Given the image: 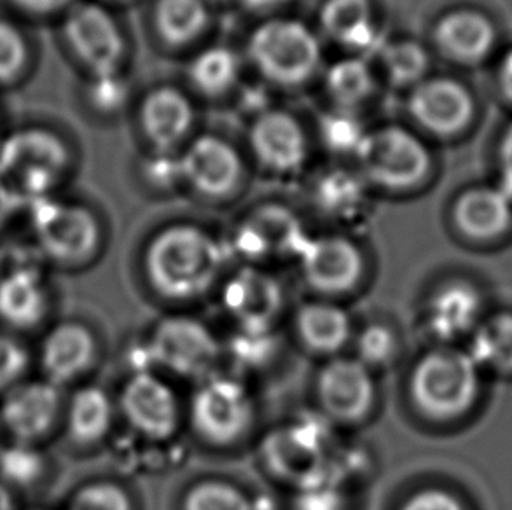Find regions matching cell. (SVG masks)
Segmentation results:
<instances>
[{
    "mask_svg": "<svg viewBox=\"0 0 512 510\" xmlns=\"http://www.w3.org/2000/svg\"><path fill=\"white\" fill-rule=\"evenodd\" d=\"M319 392L327 414L341 421L360 420L373 406L374 385L369 367L359 360H333L320 374Z\"/></svg>",
    "mask_w": 512,
    "mask_h": 510,
    "instance_id": "16",
    "label": "cell"
},
{
    "mask_svg": "<svg viewBox=\"0 0 512 510\" xmlns=\"http://www.w3.org/2000/svg\"><path fill=\"white\" fill-rule=\"evenodd\" d=\"M30 353L11 332H0V395L27 380Z\"/></svg>",
    "mask_w": 512,
    "mask_h": 510,
    "instance_id": "40",
    "label": "cell"
},
{
    "mask_svg": "<svg viewBox=\"0 0 512 510\" xmlns=\"http://www.w3.org/2000/svg\"><path fill=\"white\" fill-rule=\"evenodd\" d=\"M282 301L280 285L256 269H245L236 275L224 292L226 308L245 331H268Z\"/></svg>",
    "mask_w": 512,
    "mask_h": 510,
    "instance_id": "19",
    "label": "cell"
},
{
    "mask_svg": "<svg viewBox=\"0 0 512 510\" xmlns=\"http://www.w3.org/2000/svg\"><path fill=\"white\" fill-rule=\"evenodd\" d=\"M18 207H20V200L11 191V187L7 186L6 180L0 177V233L4 231L9 221L13 219V215L16 214Z\"/></svg>",
    "mask_w": 512,
    "mask_h": 510,
    "instance_id": "47",
    "label": "cell"
},
{
    "mask_svg": "<svg viewBox=\"0 0 512 510\" xmlns=\"http://www.w3.org/2000/svg\"><path fill=\"white\" fill-rule=\"evenodd\" d=\"M402 510H464V507L446 491L425 490L409 498Z\"/></svg>",
    "mask_w": 512,
    "mask_h": 510,
    "instance_id": "44",
    "label": "cell"
},
{
    "mask_svg": "<svg viewBox=\"0 0 512 510\" xmlns=\"http://www.w3.org/2000/svg\"><path fill=\"white\" fill-rule=\"evenodd\" d=\"M182 179L207 196H224L242 177V159L233 145L212 135L194 140L180 158Z\"/></svg>",
    "mask_w": 512,
    "mask_h": 510,
    "instance_id": "14",
    "label": "cell"
},
{
    "mask_svg": "<svg viewBox=\"0 0 512 510\" xmlns=\"http://www.w3.org/2000/svg\"><path fill=\"white\" fill-rule=\"evenodd\" d=\"M63 35L77 60L91 70L93 76L118 72L123 55V37L111 13L97 4H77L70 9Z\"/></svg>",
    "mask_w": 512,
    "mask_h": 510,
    "instance_id": "9",
    "label": "cell"
},
{
    "mask_svg": "<svg viewBox=\"0 0 512 510\" xmlns=\"http://www.w3.org/2000/svg\"><path fill=\"white\" fill-rule=\"evenodd\" d=\"M240 76V63L228 48H208L194 58L189 77L198 90L207 95H221L233 88Z\"/></svg>",
    "mask_w": 512,
    "mask_h": 510,
    "instance_id": "31",
    "label": "cell"
},
{
    "mask_svg": "<svg viewBox=\"0 0 512 510\" xmlns=\"http://www.w3.org/2000/svg\"><path fill=\"white\" fill-rule=\"evenodd\" d=\"M455 219L472 238H492L502 233L512 219V200L500 187L474 189L458 201Z\"/></svg>",
    "mask_w": 512,
    "mask_h": 510,
    "instance_id": "25",
    "label": "cell"
},
{
    "mask_svg": "<svg viewBox=\"0 0 512 510\" xmlns=\"http://www.w3.org/2000/svg\"><path fill=\"white\" fill-rule=\"evenodd\" d=\"M193 123V107L175 88L153 91L142 105V126L147 137L163 151L177 144Z\"/></svg>",
    "mask_w": 512,
    "mask_h": 510,
    "instance_id": "23",
    "label": "cell"
},
{
    "mask_svg": "<svg viewBox=\"0 0 512 510\" xmlns=\"http://www.w3.org/2000/svg\"><path fill=\"white\" fill-rule=\"evenodd\" d=\"M186 510H254L247 495L222 481L194 486L186 498Z\"/></svg>",
    "mask_w": 512,
    "mask_h": 510,
    "instance_id": "37",
    "label": "cell"
},
{
    "mask_svg": "<svg viewBox=\"0 0 512 510\" xmlns=\"http://www.w3.org/2000/svg\"><path fill=\"white\" fill-rule=\"evenodd\" d=\"M395 350H397V343H395L394 334L381 325H373L360 334L357 341V352H359L357 360L366 367L385 366L394 359Z\"/></svg>",
    "mask_w": 512,
    "mask_h": 510,
    "instance_id": "41",
    "label": "cell"
},
{
    "mask_svg": "<svg viewBox=\"0 0 512 510\" xmlns=\"http://www.w3.org/2000/svg\"><path fill=\"white\" fill-rule=\"evenodd\" d=\"M301 268L308 283L322 292H345L359 282L364 261L359 249L338 236H326L306 243Z\"/></svg>",
    "mask_w": 512,
    "mask_h": 510,
    "instance_id": "15",
    "label": "cell"
},
{
    "mask_svg": "<svg viewBox=\"0 0 512 510\" xmlns=\"http://www.w3.org/2000/svg\"><path fill=\"white\" fill-rule=\"evenodd\" d=\"M478 371L469 353L437 350L425 355L411 378L416 406L443 420L465 413L478 395Z\"/></svg>",
    "mask_w": 512,
    "mask_h": 510,
    "instance_id": "3",
    "label": "cell"
},
{
    "mask_svg": "<svg viewBox=\"0 0 512 510\" xmlns=\"http://www.w3.org/2000/svg\"><path fill=\"white\" fill-rule=\"evenodd\" d=\"M14 6L32 14L58 13L63 7L69 6L72 0H11Z\"/></svg>",
    "mask_w": 512,
    "mask_h": 510,
    "instance_id": "48",
    "label": "cell"
},
{
    "mask_svg": "<svg viewBox=\"0 0 512 510\" xmlns=\"http://www.w3.org/2000/svg\"><path fill=\"white\" fill-rule=\"evenodd\" d=\"M114 404L104 388L79 386L70 393L63 406L62 427L70 442L93 446L111 432Z\"/></svg>",
    "mask_w": 512,
    "mask_h": 510,
    "instance_id": "21",
    "label": "cell"
},
{
    "mask_svg": "<svg viewBox=\"0 0 512 510\" xmlns=\"http://www.w3.org/2000/svg\"><path fill=\"white\" fill-rule=\"evenodd\" d=\"M119 406L128 423L154 441L168 439L179 425L175 393L149 371L133 374L121 392Z\"/></svg>",
    "mask_w": 512,
    "mask_h": 510,
    "instance_id": "12",
    "label": "cell"
},
{
    "mask_svg": "<svg viewBox=\"0 0 512 510\" xmlns=\"http://www.w3.org/2000/svg\"><path fill=\"white\" fill-rule=\"evenodd\" d=\"M217 341L205 325L193 318L163 320L151 341V357L173 373L201 376L214 366Z\"/></svg>",
    "mask_w": 512,
    "mask_h": 510,
    "instance_id": "10",
    "label": "cell"
},
{
    "mask_svg": "<svg viewBox=\"0 0 512 510\" xmlns=\"http://www.w3.org/2000/svg\"><path fill=\"white\" fill-rule=\"evenodd\" d=\"M207 21L205 0H160L156 7V25L161 37L173 46L196 39Z\"/></svg>",
    "mask_w": 512,
    "mask_h": 510,
    "instance_id": "29",
    "label": "cell"
},
{
    "mask_svg": "<svg viewBox=\"0 0 512 510\" xmlns=\"http://www.w3.org/2000/svg\"><path fill=\"white\" fill-rule=\"evenodd\" d=\"M381 58L390 81L399 86L418 83L429 67L427 53L416 42H388L381 51Z\"/></svg>",
    "mask_w": 512,
    "mask_h": 510,
    "instance_id": "35",
    "label": "cell"
},
{
    "mask_svg": "<svg viewBox=\"0 0 512 510\" xmlns=\"http://www.w3.org/2000/svg\"><path fill=\"white\" fill-rule=\"evenodd\" d=\"M357 158L369 180L388 189L416 186L427 175L430 163L425 145L402 128L367 133Z\"/></svg>",
    "mask_w": 512,
    "mask_h": 510,
    "instance_id": "7",
    "label": "cell"
},
{
    "mask_svg": "<svg viewBox=\"0 0 512 510\" xmlns=\"http://www.w3.org/2000/svg\"><path fill=\"white\" fill-rule=\"evenodd\" d=\"M500 166H502V180L499 187L512 200V125L509 126L502 140Z\"/></svg>",
    "mask_w": 512,
    "mask_h": 510,
    "instance_id": "46",
    "label": "cell"
},
{
    "mask_svg": "<svg viewBox=\"0 0 512 510\" xmlns=\"http://www.w3.org/2000/svg\"><path fill=\"white\" fill-rule=\"evenodd\" d=\"M409 111L423 128L439 135H451L471 121L472 98L455 81L432 79L416 86L409 100Z\"/></svg>",
    "mask_w": 512,
    "mask_h": 510,
    "instance_id": "18",
    "label": "cell"
},
{
    "mask_svg": "<svg viewBox=\"0 0 512 510\" xmlns=\"http://www.w3.org/2000/svg\"><path fill=\"white\" fill-rule=\"evenodd\" d=\"M243 2L254 11H268L273 7L282 6L287 0H243Z\"/></svg>",
    "mask_w": 512,
    "mask_h": 510,
    "instance_id": "50",
    "label": "cell"
},
{
    "mask_svg": "<svg viewBox=\"0 0 512 510\" xmlns=\"http://www.w3.org/2000/svg\"><path fill=\"white\" fill-rule=\"evenodd\" d=\"M51 289L41 269L16 264L0 275V325L9 332H30L46 322Z\"/></svg>",
    "mask_w": 512,
    "mask_h": 510,
    "instance_id": "13",
    "label": "cell"
},
{
    "mask_svg": "<svg viewBox=\"0 0 512 510\" xmlns=\"http://www.w3.org/2000/svg\"><path fill=\"white\" fill-rule=\"evenodd\" d=\"M63 390L49 381H21L2 395L0 428L9 441L39 446L62 427Z\"/></svg>",
    "mask_w": 512,
    "mask_h": 510,
    "instance_id": "6",
    "label": "cell"
},
{
    "mask_svg": "<svg viewBox=\"0 0 512 510\" xmlns=\"http://www.w3.org/2000/svg\"><path fill=\"white\" fill-rule=\"evenodd\" d=\"M320 133L326 142L327 147L333 151L353 152L357 154L360 145L364 144L367 137V131L360 123V119L355 116L352 109H338V111L329 112L324 116L320 123Z\"/></svg>",
    "mask_w": 512,
    "mask_h": 510,
    "instance_id": "36",
    "label": "cell"
},
{
    "mask_svg": "<svg viewBox=\"0 0 512 510\" xmlns=\"http://www.w3.org/2000/svg\"><path fill=\"white\" fill-rule=\"evenodd\" d=\"M298 331L301 339L319 353L340 352L352 334L350 317L336 304H306L298 313Z\"/></svg>",
    "mask_w": 512,
    "mask_h": 510,
    "instance_id": "28",
    "label": "cell"
},
{
    "mask_svg": "<svg viewBox=\"0 0 512 510\" xmlns=\"http://www.w3.org/2000/svg\"><path fill=\"white\" fill-rule=\"evenodd\" d=\"M97 359V341L86 325L72 320L49 327L37 353L42 380L58 388L74 385Z\"/></svg>",
    "mask_w": 512,
    "mask_h": 510,
    "instance_id": "11",
    "label": "cell"
},
{
    "mask_svg": "<svg viewBox=\"0 0 512 510\" xmlns=\"http://www.w3.org/2000/svg\"><path fill=\"white\" fill-rule=\"evenodd\" d=\"M242 242L257 254L301 255L306 236L298 219L282 208H264L242 229Z\"/></svg>",
    "mask_w": 512,
    "mask_h": 510,
    "instance_id": "24",
    "label": "cell"
},
{
    "mask_svg": "<svg viewBox=\"0 0 512 510\" xmlns=\"http://www.w3.org/2000/svg\"><path fill=\"white\" fill-rule=\"evenodd\" d=\"M34 236L42 255L63 268L90 262L102 240L97 217L88 208L48 198L35 208Z\"/></svg>",
    "mask_w": 512,
    "mask_h": 510,
    "instance_id": "5",
    "label": "cell"
},
{
    "mask_svg": "<svg viewBox=\"0 0 512 510\" xmlns=\"http://www.w3.org/2000/svg\"><path fill=\"white\" fill-rule=\"evenodd\" d=\"M296 510H343L341 497L329 476L301 486L296 498Z\"/></svg>",
    "mask_w": 512,
    "mask_h": 510,
    "instance_id": "42",
    "label": "cell"
},
{
    "mask_svg": "<svg viewBox=\"0 0 512 510\" xmlns=\"http://www.w3.org/2000/svg\"><path fill=\"white\" fill-rule=\"evenodd\" d=\"M469 355L478 367L512 371V315H500L479 327Z\"/></svg>",
    "mask_w": 512,
    "mask_h": 510,
    "instance_id": "32",
    "label": "cell"
},
{
    "mask_svg": "<svg viewBox=\"0 0 512 510\" xmlns=\"http://www.w3.org/2000/svg\"><path fill=\"white\" fill-rule=\"evenodd\" d=\"M147 273L154 287L172 299H193L207 292L219 275L221 247L193 226L165 229L147 250Z\"/></svg>",
    "mask_w": 512,
    "mask_h": 510,
    "instance_id": "1",
    "label": "cell"
},
{
    "mask_svg": "<svg viewBox=\"0 0 512 510\" xmlns=\"http://www.w3.org/2000/svg\"><path fill=\"white\" fill-rule=\"evenodd\" d=\"M500 83L509 100H512V49L500 63Z\"/></svg>",
    "mask_w": 512,
    "mask_h": 510,
    "instance_id": "49",
    "label": "cell"
},
{
    "mask_svg": "<svg viewBox=\"0 0 512 510\" xmlns=\"http://www.w3.org/2000/svg\"><path fill=\"white\" fill-rule=\"evenodd\" d=\"M250 142L261 163L277 173L298 172L308 156L305 131L285 112L259 114L250 131Z\"/></svg>",
    "mask_w": 512,
    "mask_h": 510,
    "instance_id": "17",
    "label": "cell"
},
{
    "mask_svg": "<svg viewBox=\"0 0 512 510\" xmlns=\"http://www.w3.org/2000/svg\"><path fill=\"white\" fill-rule=\"evenodd\" d=\"M436 41L446 55L458 62H478L492 51L495 30L483 14L457 11L444 16L437 25Z\"/></svg>",
    "mask_w": 512,
    "mask_h": 510,
    "instance_id": "22",
    "label": "cell"
},
{
    "mask_svg": "<svg viewBox=\"0 0 512 510\" xmlns=\"http://www.w3.org/2000/svg\"><path fill=\"white\" fill-rule=\"evenodd\" d=\"M191 416L207 441L229 444L249 430L254 404L245 386L229 378H208L193 397Z\"/></svg>",
    "mask_w": 512,
    "mask_h": 510,
    "instance_id": "8",
    "label": "cell"
},
{
    "mask_svg": "<svg viewBox=\"0 0 512 510\" xmlns=\"http://www.w3.org/2000/svg\"><path fill=\"white\" fill-rule=\"evenodd\" d=\"M268 455L278 472L298 477L299 486L329 476L324 458H320L317 442H312L305 432H299L294 428L273 437Z\"/></svg>",
    "mask_w": 512,
    "mask_h": 510,
    "instance_id": "27",
    "label": "cell"
},
{
    "mask_svg": "<svg viewBox=\"0 0 512 510\" xmlns=\"http://www.w3.org/2000/svg\"><path fill=\"white\" fill-rule=\"evenodd\" d=\"M48 462L39 446L11 442L0 446V484L6 488L30 490L46 477Z\"/></svg>",
    "mask_w": 512,
    "mask_h": 510,
    "instance_id": "30",
    "label": "cell"
},
{
    "mask_svg": "<svg viewBox=\"0 0 512 510\" xmlns=\"http://www.w3.org/2000/svg\"><path fill=\"white\" fill-rule=\"evenodd\" d=\"M30 58L28 42L20 28L0 18V84L13 83L25 72Z\"/></svg>",
    "mask_w": 512,
    "mask_h": 510,
    "instance_id": "38",
    "label": "cell"
},
{
    "mask_svg": "<svg viewBox=\"0 0 512 510\" xmlns=\"http://www.w3.org/2000/svg\"><path fill=\"white\" fill-rule=\"evenodd\" d=\"M67 510H133V507L121 486L109 481H95L84 484L72 495Z\"/></svg>",
    "mask_w": 512,
    "mask_h": 510,
    "instance_id": "39",
    "label": "cell"
},
{
    "mask_svg": "<svg viewBox=\"0 0 512 510\" xmlns=\"http://www.w3.org/2000/svg\"><path fill=\"white\" fill-rule=\"evenodd\" d=\"M126 86L119 79L118 72L107 76H93L91 84V102L104 109L114 111L125 102Z\"/></svg>",
    "mask_w": 512,
    "mask_h": 510,
    "instance_id": "43",
    "label": "cell"
},
{
    "mask_svg": "<svg viewBox=\"0 0 512 510\" xmlns=\"http://www.w3.org/2000/svg\"><path fill=\"white\" fill-rule=\"evenodd\" d=\"M327 91L341 109H352L362 104L373 91V74L366 60L348 58L334 63L327 72Z\"/></svg>",
    "mask_w": 512,
    "mask_h": 510,
    "instance_id": "33",
    "label": "cell"
},
{
    "mask_svg": "<svg viewBox=\"0 0 512 510\" xmlns=\"http://www.w3.org/2000/svg\"><path fill=\"white\" fill-rule=\"evenodd\" d=\"M249 53L264 76L285 86L305 83L322 60L317 35L296 20L263 23L250 37Z\"/></svg>",
    "mask_w": 512,
    "mask_h": 510,
    "instance_id": "4",
    "label": "cell"
},
{
    "mask_svg": "<svg viewBox=\"0 0 512 510\" xmlns=\"http://www.w3.org/2000/svg\"><path fill=\"white\" fill-rule=\"evenodd\" d=\"M69 163V147L46 128L16 130L0 145V177L20 203L46 200Z\"/></svg>",
    "mask_w": 512,
    "mask_h": 510,
    "instance_id": "2",
    "label": "cell"
},
{
    "mask_svg": "<svg viewBox=\"0 0 512 510\" xmlns=\"http://www.w3.org/2000/svg\"><path fill=\"white\" fill-rule=\"evenodd\" d=\"M320 23L326 34L345 48L364 56L381 55L388 42L373 21L369 0H327Z\"/></svg>",
    "mask_w": 512,
    "mask_h": 510,
    "instance_id": "20",
    "label": "cell"
},
{
    "mask_svg": "<svg viewBox=\"0 0 512 510\" xmlns=\"http://www.w3.org/2000/svg\"><path fill=\"white\" fill-rule=\"evenodd\" d=\"M481 311L476 289L467 283H451L439 290L429 308L430 329L441 339H457L472 331Z\"/></svg>",
    "mask_w": 512,
    "mask_h": 510,
    "instance_id": "26",
    "label": "cell"
},
{
    "mask_svg": "<svg viewBox=\"0 0 512 510\" xmlns=\"http://www.w3.org/2000/svg\"><path fill=\"white\" fill-rule=\"evenodd\" d=\"M147 175L160 186H170L182 179V165L180 158H170L167 154L154 156L147 165Z\"/></svg>",
    "mask_w": 512,
    "mask_h": 510,
    "instance_id": "45",
    "label": "cell"
},
{
    "mask_svg": "<svg viewBox=\"0 0 512 510\" xmlns=\"http://www.w3.org/2000/svg\"><path fill=\"white\" fill-rule=\"evenodd\" d=\"M317 200L327 214L346 217L359 210L364 201V186L357 177L343 170L327 173L317 186Z\"/></svg>",
    "mask_w": 512,
    "mask_h": 510,
    "instance_id": "34",
    "label": "cell"
}]
</instances>
